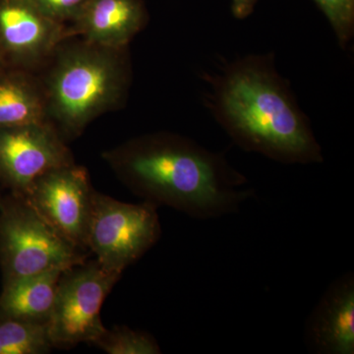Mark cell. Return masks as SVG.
I'll list each match as a JSON object with an SVG mask.
<instances>
[{
    "instance_id": "1",
    "label": "cell",
    "mask_w": 354,
    "mask_h": 354,
    "mask_svg": "<svg viewBox=\"0 0 354 354\" xmlns=\"http://www.w3.org/2000/svg\"><path fill=\"white\" fill-rule=\"evenodd\" d=\"M121 181L137 196L198 218L239 211L254 195L248 179L223 155L171 133L133 139L104 153Z\"/></svg>"
},
{
    "instance_id": "2",
    "label": "cell",
    "mask_w": 354,
    "mask_h": 354,
    "mask_svg": "<svg viewBox=\"0 0 354 354\" xmlns=\"http://www.w3.org/2000/svg\"><path fill=\"white\" fill-rule=\"evenodd\" d=\"M274 62L272 53L248 55L208 77L207 106L246 152L286 165L322 162L309 118Z\"/></svg>"
},
{
    "instance_id": "3",
    "label": "cell",
    "mask_w": 354,
    "mask_h": 354,
    "mask_svg": "<svg viewBox=\"0 0 354 354\" xmlns=\"http://www.w3.org/2000/svg\"><path fill=\"white\" fill-rule=\"evenodd\" d=\"M121 50L86 43L58 55L46 79V118L70 137L78 136L100 114L120 104L128 84Z\"/></svg>"
},
{
    "instance_id": "4",
    "label": "cell",
    "mask_w": 354,
    "mask_h": 354,
    "mask_svg": "<svg viewBox=\"0 0 354 354\" xmlns=\"http://www.w3.org/2000/svg\"><path fill=\"white\" fill-rule=\"evenodd\" d=\"M84 250L64 239L24 198L0 202V266L3 285L32 274L81 264Z\"/></svg>"
},
{
    "instance_id": "5",
    "label": "cell",
    "mask_w": 354,
    "mask_h": 354,
    "mask_svg": "<svg viewBox=\"0 0 354 354\" xmlns=\"http://www.w3.org/2000/svg\"><path fill=\"white\" fill-rule=\"evenodd\" d=\"M158 208L148 201L129 204L95 191L87 248L104 269L122 274L160 239Z\"/></svg>"
},
{
    "instance_id": "6",
    "label": "cell",
    "mask_w": 354,
    "mask_h": 354,
    "mask_svg": "<svg viewBox=\"0 0 354 354\" xmlns=\"http://www.w3.org/2000/svg\"><path fill=\"white\" fill-rule=\"evenodd\" d=\"M120 277L97 260L84 261L62 272L48 321L53 346L70 348L100 339L106 330L102 323V306Z\"/></svg>"
},
{
    "instance_id": "7",
    "label": "cell",
    "mask_w": 354,
    "mask_h": 354,
    "mask_svg": "<svg viewBox=\"0 0 354 354\" xmlns=\"http://www.w3.org/2000/svg\"><path fill=\"white\" fill-rule=\"evenodd\" d=\"M74 164L62 137L48 121L0 128V183L24 197L53 169Z\"/></svg>"
},
{
    "instance_id": "8",
    "label": "cell",
    "mask_w": 354,
    "mask_h": 354,
    "mask_svg": "<svg viewBox=\"0 0 354 354\" xmlns=\"http://www.w3.org/2000/svg\"><path fill=\"white\" fill-rule=\"evenodd\" d=\"M94 193L87 171L71 164L44 174L23 198L64 239L86 250Z\"/></svg>"
},
{
    "instance_id": "9",
    "label": "cell",
    "mask_w": 354,
    "mask_h": 354,
    "mask_svg": "<svg viewBox=\"0 0 354 354\" xmlns=\"http://www.w3.org/2000/svg\"><path fill=\"white\" fill-rule=\"evenodd\" d=\"M66 28L39 12L30 0H0V62L26 69L50 57Z\"/></svg>"
},
{
    "instance_id": "10",
    "label": "cell",
    "mask_w": 354,
    "mask_h": 354,
    "mask_svg": "<svg viewBox=\"0 0 354 354\" xmlns=\"http://www.w3.org/2000/svg\"><path fill=\"white\" fill-rule=\"evenodd\" d=\"M305 342L313 353H354L353 272H346L326 290L307 320Z\"/></svg>"
},
{
    "instance_id": "11",
    "label": "cell",
    "mask_w": 354,
    "mask_h": 354,
    "mask_svg": "<svg viewBox=\"0 0 354 354\" xmlns=\"http://www.w3.org/2000/svg\"><path fill=\"white\" fill-rule=\"evenodd\" d=\"M148 15L141 0H88L66 39L80 35L86 43L122 50L144 27Z\"/></svg>"
},
{
    "instance_id": "12",
    "label": "cell",
    "mask_w": 354,
    "mask_h": 354,
    "mask_svg": "<svg viewBox=\"0 0 354 354\" xmlns=\"http://www.w3.org/2000/svg\"><path fill=\"white\" fill-rule=\"evenodd\" d=\"M66 269L68 268H53L3 285L0 295V315L48 323L60 277Z\"/></svg>"
},
{
    "instance_id": "13",
    "label": "cell",
    "mask_w": 354,
    "mask_h": 354,
    "mask_svg": "<svg viewBox=\"0 0 354 354\" xmlns=\"http://www.w3.org/2000/svg\"><path fill=\"white\" fill-rule=\"evenodd\" d=\"M43 88L24 69H0V128L46 122Z\"/></svg>"
},
{
    "instance_id": "14",
    "label": "cell",
    "mask_w": 354,
    "mask_h": 354,
    "mask_svg": "<svg viewBox=\"0 0 354 354\" xmlns=\"http://www.w3.org/2000/svg\"><path fill=\"white\" fill-rule=\"evenodd\" d=\"M53 348L48 323L0 315V354H44Z\"/></svg>"
},
{
    "instance_id": "15",
    "label": "cell",
    "mask_w": 354,
    "mask_h": 354,
    "mask_svg": "<svg viewBox=\"0 0 354 354\" xmlns=\"http://www.w3.org/2000/svg\"><path fill=\"white\" fill-rule=\"evenodd\" d=\"M94 344L109 354L162 353L152 335L127 327L106 329Z\"/></svg>"
},
{
    "instance_id": "16",
    "label": "cell",
    "mask_w": 354,
    "mask_h": 354,
    "mask_svg": "<svg viewBox=\"0 0 354 354\" xmlns=\"http://www.w3.org/2000/svg\"><path fill=\"white\" fill-rule=\"evenodd\" d=\"M334 30L337 41L346 48L354 36V0H314Z\"/></svg>"
},
{
    "instance_id": "17",
    "label": "cell",
    "mask_w": 354,
    "mask_h": 354,
    "mask_svg": "<svg viewBox=\"0 0 354 354\" xmlns=\"http://www.w3.org/2000/svg\"><path fill=\"white\" fill-rule=\"evenodd\" d=\"M44 16L64 24L78 17L88 0H30Z\"/></svg>"
},
{
    "instance_id": "18",
    "label": "cell",
    "mask_w": 354,
    "mask_h": 354,
    "mask_svg": "<svg viewBox=\"0 0 354 354\" xmlns=\"http://www.w3.org/2000/svg\"><path fill=\"white\" fill-rule=\"evenodd\" d=\"M258 0H232V12L236 19L243 20L253 13Z\"/></svg>"
},
{
    "instance_id": "19",
    "label": "cell",
    "mask_w": 354,
    "mask_h": 354,
    "mask_svg": "<svg viewBox=\"0 0 354 354\" xmlns=\"http://www.w3.org/2000/svg\"><path fill=\"white\" fill-rule=\"evenodd\" d=\"M2 67H3V65L1 64V62H0V69L2 68Z\"/></svg>"
},
{
    "instance_id": "20",
    "label": "cell",
    "mask_w": 354,
    "mask_h": 354,
    "mask_svg": "<svg viewBox=\"0 0 354 354\" xmlns=\"http://www.w3.org/2000/svg\"><path fill=\"white\" fill-rule=\"evenodd\" d=\"M1 199H2V197H1V196H0V202H1Z\"/></svg>"
}]
</instances>
